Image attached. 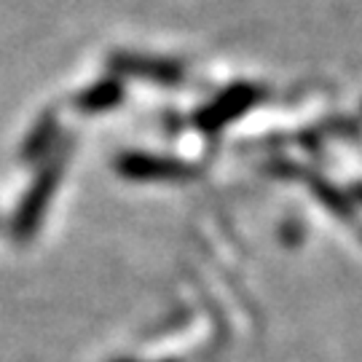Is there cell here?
Instances as JSON below:
<instances>
[{
  "instance_id": "6da1fadb",
  "label": "cell",
  "mask_w": 362,
  "mask_h": 362,
  "mask_svg": "<svg viewBox=\"0 0 362 362\" xmlns=\"http://www.w3.org/2000/svg\"><path fill=\"white\" fill-rule=\"evenodd\" d=\"M266 97V91L258 89V86H252V83H236V86H228V89H223L207 105V107H202V113H199V127L204 132H218L223 129L226 124H231L236 118L247 113L250 107H255Z\"/></svg>"
},
{
  "instance_id": "7a4b0ae2",
  "label": "cell",
  "mask_w": 362,
  "mask_h": 362,
  "mask_svg": "<svg viewBox=\"0 0 362 362\" xmlns=\"http://www.w3.org/2000/svg\"><path fill=\"white\" fill-rule=\"evenodd\" d=\"M121 172L129 175L132 180H185L194 169L175 158H161V156L132 153L121 158Z\"/></svg>"
},
{
  "instance_id": "3957f363",
  "label": "cell",
  "mask_w": 362,
  "mask_h": 362,
  "mask_svg": "<svg viewBox=\"0 0 362 362\" xmlns=\"http://www.w3.org/2000/svg\"><path fill=\"white\" fill-rule=\"evenodd\" d=\"M116 67H121L124 73H132V76H145L151 81H161V83H175L180 81L182 70L175 62H167V59H143V57H118Z\"/></svg>"
},
{
  "instance_id": "277c9868",
  "label": "cell",
  "mask_w": 362,
  "mask_h": 362,
  "mask_svg": "<svg viewBox=\"0 0 362 362\" xmlns=\"http://www.w3.org/2000/svg\"><path fill=\"white\" fill-rule=\"evenodd\" d=\"M118 100H121V89H118L116 83H100V86H94L83 100H78V105H83V107H89V110H100V107L116 105Z\"/></svg>"
}]
</instances>
